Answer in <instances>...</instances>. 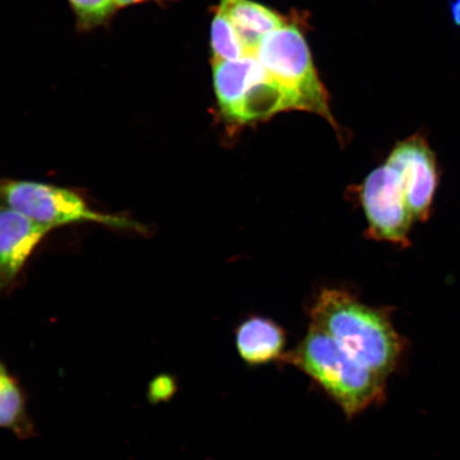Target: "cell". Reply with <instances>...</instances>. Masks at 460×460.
Instances as JSON below:
<instances>
[{"label":"cell","mask_w":460,"mask_h":460,"mask_svg":"<svg viewBox=\"0 0 460 460\" xmlns=\"http://www.w3.org/2000/svg\"><path fill=\"white\" fill-rule=\"evenodd\" d=\"M309 315L312 325L329 333L378 376L387 378L398 366L402 339L384 310L367 306L343 290L324 289Z\"/></svg>","instance_id":"1"},{"label":"cell","mask_w":460,"mask_h":460,"mask_svg":"<svg viewBox=\"0 0 460 460\" xmlns=\"http://www.w3.org/2000/svg\"><path fill=\"white\" fill-rule=\"evenodd\" d=\"M281 361L312 378L348 419L358 416L384 398L386 378L373 372L329 333L314 325Z\"/></svg>","instance_id":"2"},{"label":"cell","mask_w":460,"mask_h":460,"mask_svg":"<svg viewBox=\"0 0 460 460\" xmlns=\"http://www.w3.org/2000/svg\"><path fill=\"white\" fill-rule=\"evenodd\" d=\"M0 207L55 230L72 224L93 223L146 234V226L129 217L92 209L75 190L33 181L0 180Z\"/></svg>","instance_id":"3"},{"label":"cell","mask_w":460,"mask_h":460,"mask_svg":"<svg viewBox=\"0 0 460 460\" xmlns=\"http://www.w3.org/2000/svg\"><path fill=\"white\" fill-rule=\"evenodd\" d=\"M254 56L270 76L295 97L298 111L319 114L336 128L329 95L300 28L286 24L275 29L261 40Z\"/></svg>","instance_id":"4"},{"label":"cell","mask_w":460,"mask_h":460,"mask_svg":"<svg viewBox=\"0 0 460 460\" xmlns=\"http://www.w3.org/2000/svg\"><path fill=\"white\" fill-rule=\"evenodd\" d=\"M371 237L407 244L415 220L408 207L399 172L387 163L372 171L358 189Z\"/></svg>","instance_id":"5"},{"label":"cell","mask_w":460,"mask_h":460,"mask_svg":"<svg viewBox=\"0 0 460 460\" xmlns=\"http://www.w3.org/2000/svg\"><path fill=\"white\" fill-rule=\"evenodd\" d=\"M386 163L399 172L413 217L427 220L437 187L435 155L427 139L416 135L396 144Z\"/></svg>","instance_id":"6"},{"label":"cell","mask_w":460,"mask_h":460,"mask_svg":"<svg viewBox=\"0 0 460 460\" xmlns=\"http://www.w3.org/2000/svg\"><path fill=\"white\" fill-rule=\"evenodd\" d=\"M53 229L0 207V292L10 289Z\"/></svg>","instance_id":"7"},{"label":"cell","mask_w":460,"mask_h":460,"mask_svg":"<svg viewBox=\"0 0 460 460\" xmlns=\"http://www.w3.org/2000/svg\"><path fill=\"white\" fill-rule=\"evenodd\" d=\"M235 347L247 366L259 367L283 359L286 333L274 321L262 316H251L238 326Z\"/></svg>","instance_id":"8"},{"label":"cell","mask_w":460,"mask_h":460,"mask_svg":"<svg viewBox=\"0 0 460 460\" xmlns=\"http://www.w3.org/2000/svg\"><path fill=\"white\" fill-rule=\"evenodd\" d=\"M217 9L232 22L249 55L268 33L286 25L283 16L252 0H221Z\"/></svg>","instance_id":"9"},{"label":"cell","mask_w":460,"mask_h":460,"mask_svg":"<svg viewBox=\"0 0 460 460\" xmlns=\"http://www.w3.org/2000/svg\"><path fill=\"white\" fill-rule=\"evenodd\" d=\"M216 96L223 118L229 120L250 84L264 68L254 55L239 60L214 62Z\"/></svg>","instance_id":"10"},{"label":"cell","mask_w":460,"mask_h":460,"mask_svg":"<svg viewBox=\"0 0 460 460\" xmlns=\"http://www.w3.org/2000/svg\"><path fill=\"white\" fill-rule=\"evenodd\" d=\"M0 429L10 430L20 439H31L37 434L26 391L9 370L0 374Z\"/></svg>","instance_id":"11"},{"label":"cell","mask_w":460,"mask_h":460,"mask_svg":"<svg viewBox=\"0 0 460 460\" xmlns=\"http://www.w3.org/2000/svg\"><path fill=\"white\" fill-rule=\"evenodd\" d=\"M211 49L214 62L239 60L249 55L232 22L218 9L211 24Z\"/></svg>","instance_id":"12"},{"label":"cell","mask_w":460,"mask_h":460,"mask_svg":"<svg viewBox=\"0 0 460 460\" xmlns=\"http://www.w3.org/2000/svg\"><path fill=\"white\" fill-rule=\"evenodd\" d=\"M67 3L76 19L79 32H90L111 26L119 13L113 0H67Z\"/></svg>","instance_id":"13"},{"label":"cell","mask_w":460,"mask_h":460,"mask_svg":"<svg viewBox=\"0 0 460 460\" xmlns=\"http://www.w3.org/2000/svg\"><path fill=\"white\" fill-rule=\"evenodd\" d=\"M177 384L175 378L169 374H163L153 379L148 387V399L152 402L169 401L176 394Z\"/></svg>","instance_id":"14"},{"label":"cell","mask_w":460,"mask_h":460,"mask_svg":"<svg viewBox=\"0 0 460 460\" xmlns=\"http://www.w3.org/2000/svg\"><path fill=\"white\" fill-rule=\"evenodd\" d=\"M172 2V0H113L114 7L118 13L120 10L128 9L132 5L154 3L160 5V7H165L166 4Z\"/></svg>","instance_id":"15"},{"label":"cell","mask_w":460,"mask_h":460,"mask_svg":"<svg viewBox=\"0 0 460 460\" xmlns=\"http://www.w3.org/2000/svg\"><path fill=\"white\" fill-rule=\"evenodd\" d=\"M8 367H5L2 359H0V374L4 373V371H7Z\"/></svg>","instance_id":"16"}]
</instances>
